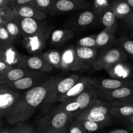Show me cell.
<instances>
[{
	"mask_svg": "<svg viewBox=\"0 0 133 133\" xmlns=\"http://www.w3.org/2000/svg\"><path fill=\"white\" fill-rule=\"evenodd\" d=\"M60 79H51L25 91L21 94L14 110L5 118L6 122L10 125H17L27 120L38 107L44 103Z\"/></svg>",
	"mask_w": 133,
	"mask_h": 133,
	"instance_id": "1",
	"label": "cell"
},
{
	"mask_svg": "<svg viewBox=\"0 0 133 133\" xmlns=\"http://www.w3.org/2000/svg\"><path fill=\"white\" fill-rule=\"evenodd\" d=\"M74 118V114L58 109L55 114L44 118L40 123V130L68 132Z\"/></svg>",
	"mask_w": 133,
	"mask_h": 133,
	"instance_id": "2",
	"label": "cell"
},
{
	"mask_svg": "<svg viewBox=\"0 0 133 133\" xmlns=\"http://www.w3.org/2000/svg\"><path fill=\"white\" fill-rule=\"evenodd\" d=\"M22 94L12 90L1 84L0 88V116L5 118L11 112L16 106Z\"/></svg>",
	"mask_w": 133,
	"mask_h": 133,
	"instance_id": "3",
	"label": "cell"
},
{
	"mask_svg": "<svg viewBox=\"0 0 133 133\" xmlns=\"http://www.w3.org/2000/svg\"><path fill=\"white\" fill-rule=\"evenodd\" d=\"M79 79L80 78L77 75H71L65 79H60L44 103L49 105L57 101H60L62 97L67 94Z\"/></svg>",
	"mask_w": 133,
	"mask_h": 133,
	"instance_id": "4",
	"label": "cell"
},
{
	"mask_svg": "<svg viewBox=\"0 0 133 133\" xmlns=\"http://www.w3.org/2000/svg\"><path fill=\"white\" fill-rule=\"evenodd\" d=\"M125 58V53L118 48H113L97 57L92 63V66L96 70H107L110 66L123 62Z\"/></svg>",
	"mask_w": 133,
	"mask_h": 133,
	"instance_id": "5",
	"label": "cell"
},
{
	"mask_svg": "<svg viewBox=\"0 0 133 133\" xmlns=\"http://www.w3.org/2000/svg\"><path fill=\"white\" fill-rule=\"evenodd\" d=\"M97 87L94 80H92L90 77L81 78L78 81L77 83L67 92L64 96L62 97L60 101L64 103L68 102L74 99L80 94L90 89V88Z\"/></svg>",
	"mask_w": 133,
	"mask_h": 133,
	"instance_id": "6",
	"label": "cell"
},
{
	"mask_svg": "<svg viewBox=\"0 0 133 133\" xmlns=\"http://www.w3.org/2000/svg\"><path fill=\"white\" fill-rule=\"evenodd\" d=\"M16 16L19 18H32L38 21H45L47 19V14L37 9L31 4L23 5L16 9H14Z\"/></svg>",
	"mask_w": 133,
	"mask_h": 133,
	"instance_id": "7",
	"label": "cell"
},
{
	"mask_svg": "<svg viewBox=\"0 0 133 133\" xmlns=\"http://www.w3.org/2000/svg\"><path fill=\"white\" fill-rule=\"evenodd\" d=\"M17 20L20 26L22 33L26 37H31L42 31L41 21L28 18H19L17 17Z\"/></svg>",
	"mask_w": 133,
	"mask_h": 133,
	"instance_id": "8",
	"label": "cell"
},
{
	"mask_svg": "<svg viewBox=\"0 0 133 133\" xmlns=\"http://www.w3.org/2000/svg\"><path fill=\"white\" fill-rule=\"evenodd\" d=\"M83 67L84 66L77 57L76 51L74 48L70 47L62 53V68L66 70H77Z\"/></svg>",
	"mask_w": 133,
	"mask_h": 133,
	"instance_id": "9",
	"label": "cell"
},
{
	"mask_svg": "<svg viewBox=\"0 0 133 133\" xmlns=\"http://www.w3.org/2000/svg\"><path fill=\"white\" fill-rule=\"evenodd\" d=\"M27 66V68L32 70L33 71H41V72H48L53 70V66H51L44 57L32 56L25 59L22 62L21 66Z\"/></svg>",
	"mask_w": 133,
	"mask_h": 133,
	"instance_id": "10",
	"label": "cell"
},
{
	"mask_svg": "<svg viewBox=\"0 0 133 133\" xmlns=\"http://www.w3.org/2000/svg\"><path fill=\"white\" fill-rule=\"evenodd\" d=\"M99 97L109 100H122L132 97L133 87H125L111 90H100Z\"/></svg>",
	"mask_w": 133,
	"mask_h": 133,
	"instance_id": "11",
	"label": "cell"
},
{
	"mask_svg": "<svg viewBox=\"0 0 133 133\" xmlns=\"http://www.w3.org/2000/svg\"><path fill=\"white\" fill-rule=\"evenodd\" d=\"M85 5V1L83 0H55L50 13L71 11L84 7Z\"/></svg>",
	"mask_w": 133,
	"mask_h": 133,
	"instance_id": "12",
	"label": "cell"
},
{
	"mask_svg": "<svg viewBox=\"0 0 133 133\" xmlns=\"http://www.w3.org/2000/svg\"><path fill=\"white\" fill-rule=\"evenodd\" d=\"M39 78L40 77L36 75H31V76L25 77L13 83L3 84V85H5L9 89L16 91V92L23 90L27 91L39 84Z\"/></svg>",
	"mask_w": 133,
	"mask_h": 133,
	"instance_id": "13",
	"label": "cell"
},
{
	"mask_svg": "<svg viewBox=\"0 0 133 133\" xmlns=\"http://www.w3.org/2000/svg\"><path fill=\"white\" fill-rule=\"evenodd\" d=\"M0 57V61H3L12 68H14V66L19 68L22 62L25 59H22L21 56L10 45L2 46Z\"/></svg>",
	"mask_w": 133,
	"mask_h": 133,
	"instance_id": "14",
	"label": "cell"
},
{
	"mask_svg": "<svg viewBox=\"0 0 133 133\" xmlns=\"http://www.w3.org/2000/svg\"><path fill=\"white\" fill-rule=\"evenodd\" d=\"M99 97V91L97 87L90 88L75 97L74 100L80 104V110L78 112L87 109L96 100L98 99Z\"/></svg>",
	"mask_w": 133,
	"mask_h": 133,
	"instance_id": "15",
	"label": "cell"
},
{
	"mask_svg": "<svg viewBox=\"0 0 133 133\" xmlns=\"http://www.w3.org/2000/svg\"><path fill=\"white\" fill-rule=\"evenodd\" d=\"M31 75H34V74L22 68H13L5 74L0 75V83L9 84Z\"/></svg>",
	"mask_w": 133,
	"mask_h": 133,
	"instance_id": "16",
	"label": "cell"
},
{
	"mask_svg": "<svg viewBox=\"0 0 133 133\" xmlns=\"http://www.w3.org/2000/svg\"><path fill=\"white\" fill-rule=\"evenodd\" d=\"M96 86L100 90H111L125 87H133V81L118 80L116 79H102L100 81H96Z\"/></svg>",
	"mask_w": 133,
	"mask_h": 133,
	"instance_id": "17",
	"label": "cell"
},
{
	"mask_svg": "<svg viewBox=\"0 0 133 133\" xmlns=\"http://www.w3.org/2000/svg\"><path fill=\"white\" fill-rule=\"evenodd\" d=\"M78 114H104V115H110L109 112V107L107 106L105 102L101 100H96L94 103L88 107L87 109L79 112L77 113L74 115Z\"/></svg>",
	"mask_w": 133,
	"mask_h": 133,
	"instance_id": "18",
	"label": "cell"
},
{
	"mask_svg": "<svg viewBox=\"0 0 133 133\" xmlns=\"http://www.w3.org/2000/svg\"><path fill=\"white\" fill-rule=\"evenodd\" d=\"M76 55L79 61L81 62L83 66L86 63H89L95 61L97 57V51L95 48H85V47H79L75 49Z\"/></svg>",
	"mask_w": 133,
	"mask_h": 133,
	"instance_id": "19",
	"label": "cell"
},
{
	"mask_svg": "<svg viewBox=\"0 0 133 133\" xmlns=\"http://www.w3.org/2000/svg\"><path fill=\"white\" fill-rule=\"evenodd\" d=\"M109 112L110 115L125 119L133 116V107L128 105H110Z\"/></svg>",
	"mask_w": 133,
	"mask_h": 133,
	"instance_id": "20",
	"label": "cell"
},
{
	"mask_svg": "<svg viewBox=\"0 0 133 133\" xmlns=\"http://www.w3.org/2000/svg\"><path fill=\"white\" fill-rule=\"evenodd\" d=\"M112 12L116 18H127L133 12V10L127 2H119L114 5Z\"/></svg>",
	"mask_w": 133,
	"mask_h": 133,
	"instance_id": "21",
	"label": "cell"
},
{
	"mask_svg": "<svg viewBox=\"0 0 133 133\" xmlns=\"http://www.w3.org/2000/svg\"><path fill=\"white\" fill-rule=\"evenodd\" d=\"M45 37V34L42 31L34 36L27 37L28 38V42L27 44V48L32 51L39 49L42 48L43 44H44Z\"/></svg>",
	"mask_w": 133,
	"mask_h": 133,
	"instance_id": "22",
	"label": "cell"
},
{
	"mask_svg": "<svg viewBox=\"0 0 133 133\" xmlns=\"http://www.w3.org/2000/svg\"><path fill=\"white\" fill-rule=\"evenodd\" d=\"M42 57L53 67L57 68H61L62 55H61V53L57 51H48L43 53Z\"/></svg>",
	"mask_w": 133,
	"mask_h": 133,
	"instance_id": "23",
	"label": "cell"
},
{
	"mask_svg": "<svg viewBox=\"0 0 133 133\" xmlns=\"http://www.w3.org/2000/svg\"><path fill=\"white\" fill-rule=\"evenodd\" d=\"M74 118L79 121H90L97 123H109L110 119V115L104 114H78Z\"/></svg>",
	"mask_w": 133,
	"mask_h": 133,
	"instance_id": "24",
	"label": "cell"
},
{
	"mask_svg": "<svg viewBox=\"0 0 133 133\" xmlns=\"http://www.w3.org/2000/svg\"><path fill=\"white\" fill-rule=\"evenodd\" d=\"M74 35V32L70 30L57 29L51 35L52 43L55 44H62L70 39Z\"/></svg>",
	"mask_w": 133,
	"mask_h": 133,
	"instance_id": "25",
	"label": "cell"
},
{
	"mask_svg": "<svg viewBox=\"0 0 133 133\" xmlns=\"http://www.w3.org/2000/svg\"><path fill=\"white\" fill-rule=\"evenodd\" d=\"M112 28H106L96 36V47H104L114 38Z\"/></svg>",
	"mask_w": 133,
	"mask_h": 133,
	"instance_id": "26",
	"label": "cell"
},
{
	"mask_svg": "<svg viewBox=\"0 0 133 133\" xmlns=\"http://www.w3.org/2000/svg\"><path fill=\"white\" fill-rule=\"evenodd\" d=\"M16 18L14 9L10 6L0 8V25H5L6 22Z\"/></svg>",
	"mask_w": 133,
	"mask_h": 133,
	"instance_id": "27",
	"label": "cell"
},
{
	"mask_svg": "<svg viewBox=\"0 0 133 133\" xmlns=\"http://www.w3.org/2000/svg\"><path fill=\"white\" fill-rule=\"evenodd\" d=\"M4 26H5V28L8 31L11 38L17 37V36H18L22 33L20 26H19L18 20H17L16 16L12 20H10L9 22H6L4 25Z\"/></svg>",
	"mask_w": 133,
	"mask_h": 133,
	"instance_id": "28",
	"label": "cell"
},
{
	"mask_svg": "<svg viewBox=\"0 0 133 133\" xmlns=\"http://www.w3.org/2000/svg\"><path fill=\"white\" fill-rule=\"evenodd\" d=\"M55 0H34L31 5L44 12H50Z\"/></svg>",
	"mask_w": 133,
	"mask_h": 133,
	"instance_id": "29",
	"label": "cell"
},
{
	"mask_svg": "<svg viewBox=\"0 0 133 133\" xmlns=\"http://www.w3.org/2000/svg\"><path fill=\"white\" fill-rule=\"evenodd\" d=\"M95 14L91 11H84L80 14L77 23L80 26H86L91 24L94 21Z\"/></svg>",
	"mask_w": 133,
	"mask_h": 133,
	"instance_id": "30",
	"label": "cell"
},
{
	"mask_svg": "<svg viewBox=\"0 0 133 133\" xmlns=\"http://www.w3.org/2000/svg\"><path fill=\"white\" fill-rule=\"evenodd\" d=\"M59 109L64 110L67 112L74 114L75 115L80 110V104L74 99L62 103Z\"/></svg>",
	"mask_w": 133,
	"mask_h": 133,
	"instance_id": "31",
	"label": "cell"
},
{
	"mask_svg": "<svg viewBox=\"0 0 133 133\" xmlns=\"http://www.w3.org/2000/svg\"><path fill=\"white\" fill-rule=\"evenodd\" d=\"M81 122L87 132H95L109 125V123H97L90 121H81Z\"/></svg>",
	"mask_w": 133,
	"mask_h": 133,
	"instance_id": "32",
	"label": "cell"
},
{
	"mask_svg": "<svg viewBox=\"0 0 133 133\" xmlns=\"http://www.w3.org/2000/svg\"><path fill=\"white\" fill-rule=\"evenodd\" d=\"M115 14L111 10L107 11L102 17V23L106 28H112L116 23Z\"/></svg>",
	"mask_w": 133,
	"mask_h": 133,
	"instance_id": "33",
	"label": "cell"
},
{
	"mask_svg": "<svg viewBox=\"0 0 133 133\" xmlns=\"http://www.w3.org/2000/svg\"><path fill=\"white\" fill-rule=\"evenodd\" d=\"M78 44L81 47L94 48L96 47V36H87L80 39L78 41Z\"/></svg>",
	"mask_w": 133,
	"mask_h": 133,
	"instance_id": "34",
	"label": "cell"
},
{
	"mask_svg": "<svg viewBox=\"0 0 133 133\" xmlns=\"http://www.w3.org/2000/svg\"><path fill=\"white\" fill-rule=\"evenodd\" d=\"M68 133H88L82 125L81 121L76 120L70 125Z\"/></svg>",
	"mask_w": 133,
	"mask_h": 133,
	"instance_id": "35",
	"label": "cell"
},
{
	"mask_svg": "<svg viewBox=\"0 0 133 133\" xmlns=\"http://www.w3.org/2000/svg\"><path fill=\"white\" fill-rule=\"evenodd\" d=\"M33 127L24 123H18L14 127V133H32Z\"/></svg>",
	"mask_w": 133,
	"mask_h": 133,
	"instance_id": "36",
	"label": "cell"
},
{
	"mask_svg": "<svg viewBox=\"0 0 133 133\" xmlns=\"http://www.w3.org/2000/svg\"><path fill=\"white\" fill-rule=\"evenodd\" d=\"M122 48L123 50L130 55L133 57V40L129 39H125L122 42Z\"/></svg>",
	"mask_w": 133,
	"mask_h": 133,
	"instance_id": "37",
	"label": "cell"
},
{
	"mask_svg": "<svg viewBox=\"0 0 133 133\" xmlns=\"http://www.w3.org/2000/svg\"><path fill=\"white\" fill-rule=\"evenodd\" d=\"M33 1L34 0H10L9 6H11L13 9H16L23 5L31 4Z\"/></svg>",
	"mask_w": 133,
	"mask_h": 133,
	"instance_id": "38",
	"label": "cell"
},
{
	"mask_svg": "<svg viewBox=\"0 0 133 133\" xmlns=\"http://www.w3.org/2000/svg\"><path fill=\"white\" fill-rule=\"evenodd\" d=\"M0 39L2 42H10L12 40L9 32L5 28L4 25H0Z\"/></svg>",
	"mask_w": 133,
	"mask_h": 133,
	"instance_id": "39",
	"label": "cell"
},
{
	"mask_svg": "<svg viewBox=\"0 0 133 133\" xmlns=\"http://www.w3.org/2000/svg\"><path fill=\"white\" fill-rule=\"evenodd\" d=\"M122 101H116L113 103L111 105H128L133 107V98L132 97L129 98L122 99Z\"/></svg>",
	"mask_w": 133,
	"mask_h": 133,
	"instance_id": "40",
	"label": "cell"
},
{
	"mask_svg": "<svg viewBox=\"0 0 133 133\" xmlns=\"http://www.w3.org/2000/svg\"><path fill=\"white\" fill-rule=\"evenodd\" d=\"M12 68H13L10 67L9 65L6 64V63L0 61V75L5 74V73H6V71H8Z\"/></svg>",
	"mask_w": 133,
	"mask_h": 133,
	"instance_id": "41",
	"label": "cell"
},
{
	"mask_svg": "<svg viewBox=\"0 0 133 133\" xmlns=\"http://www.w3.org/2000/svg\"><path fill=\"white\" fill-rule=\"evenodd\" d=\"M125 19L127 20V22H128L129 25L131 29H132V31H133V12L131 14V16H129L127 18H126Z\"/></svg>",
	"mask_w": 133,
	"mask_h": 133,
	"instance_id": "42",
	"label": "cell"
},
{
	"mask_svg": "<svg viewBox=\"0 0 133 133\" xmlns=\"http://www.w3.org/2000/svg\"><path fill=\"white\" fill-rule=\"evenodd\" d=\"M124 121L125 123L127 124V127L133 125V116L131 117H129L127 118H125V119H124Z\"/></svg>",
	"mask_w": 133,
	"mask_h": 133,
	"instance_id": "43",
	"label": "cell"
},
{
	"mask_svg": "<svg viewBox=\"0 0 133 133\" xmlns=\"http://www.w3.org/2000/svg\"><path fill=\"white\" fill-rule=\"evenodd\" d=\"M10 0H0V8L9 6Z\"/></svg>",
	"mask_w": 133,
	"mask_h": 133,
	"instance_id": "44",
	"label": "cell"
},
{
	"mask_svg": "<svg viewBox=\"0 0 133 133\" xmlns=\"http://www.w3.org/2000/svg\"><path fill=\"white\" fill-rule=\"evenodd\" d=\"M108 133H130V131L126 129H116Z\"/></svg>",
	"mask_w": 133,
	"mask_h": 133,
	"instance_id": "45",
	"label": "cell"
},
{
	"mask_svg": "<svg viewBox=\"0 0 133 133\" xmlns=\"http://www.w3.org/2000/svg\"><path fill=\"white\" fill-rule=\"evenodd\" d=\"M37 133H68V132H62V131H45V130H40V132Z\"/></svg>",
	"mask_w": 133,
	"mask_h": 133,
	"instance_id": "46",
	"label": "cell"
},
{
	"mask_svg": "<svg viewBox=\"0 0 133 133\" xmlns=\"http://www.w3.org/2000/svg\"><path fill=\"white\" fill-rule=\"evenodd\" d=\"M1 133H14V128L11 129L5 130V131H2Z\"/></svg>",
	"mask_w": 133,
	"mask_h": 133,
	"instance_id": "47",
	"label": "cell"
},
{
	"mask_svg": "<svg viewBox=\"0 0 133 133\" xmlns=\"http://www.w3.org/2000/svg\"><path fill=\"white\" fill-rule=\"evenodd\" d=\"M126 2L131 6V7L133 9V0H127Z\"/></svg>",
	"mask_w": 133,
	"mask_h": 133,
	"instance_id": "48",
	"label": "cell"
},
{
	"mask_svg": "<svg viewBox=\"0 0 133 133\" xmlns=\"http://www.w3.org/2000/svg\"><path fill=\"white\" fill-rule=\"evenodd\" d=\"M128 129H129V131H131V132H133V125H131V126H129V127H128Z\"/></svg>",
	"mask_w": 133,
	"mask_h": 133,
	"instance_id": "49",
	"label": "cell"
},
{
	"mask_svg": "<svg viewBox=\"0 0 133 133\" xmlns=\"http://www.w3.org/2000/svg\"><path fill=\"white\" fill-rule=\"evenodd\" d=\"M32 133H37V132H36V131H35V130H34V131H33V132H32Z\"/></svg>",
	"mask_w": 133,
	"mask_h": 133,
	"instance_id": "50",
	"label": "cell"
}]
</instances>
